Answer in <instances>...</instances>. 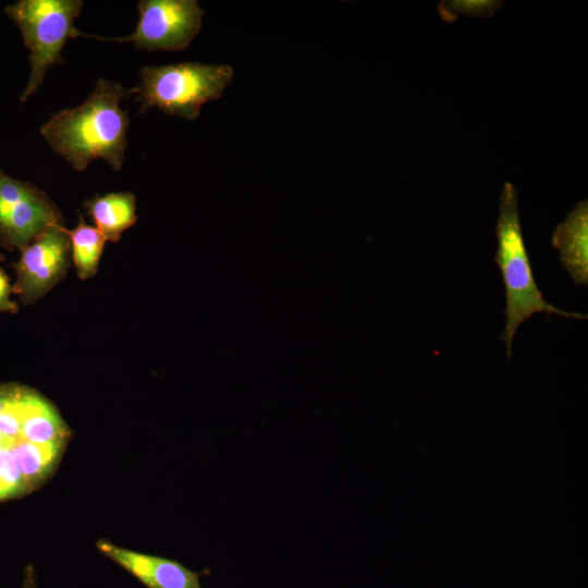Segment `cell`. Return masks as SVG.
I'll list each match as a JSON object with an SVG mask.
<instances>
[{
    "label": "cell",
    "instance_id": "cell-1",
    "mask_svg": "<svg viewBox=\"0 0 588 588\" xmlns=\"http://www.w3.org/2000/svg\"><path fill=\"white\" fill-rule=\"evenodd\" d=\"M128 95L131 89L100 78L84 102L53 114L40 127V134L76 171H84L99 158L119 171L125 159L130 125L120 102Z\"/></svg>",
    "mask_w": 588,
    "mask_h": 588
},
{
    "label": "cell",
    "instance_id": "cell-2",
    "mask_svg": "<svg viewBox=\"0 0 588 588\" xmlns=\"http://www.w3.org/2000/svg\"><path fill=\"white\" fill-rule=\"evenodd\" d=\"M498 247L495 264L500 268L505 289V327L501 334L507 357L512 355L514 336L519 326L535 314L556 315L573 319L587 318L586 315L566 311L548 303L539 290L525 245L517 191L506 182L499 204L495 225Z\"/></svg>",
    "mask_w": 588,
    "mask_h": 588
},
{
    "label": "cell",
    "instance_id": "cell-3",
    "mask_svg": "<svg viewBox=\"0 0 588 588\" xmlns=\"http://www.w3.org/2000/svg\"><path fill=\"white\" fill-rule=\"evenodd\" d=\"M228 64L180 62L144 66L139 85L131 89L139 112L157 108L167 115L195 120L204 105L219 99L233 78Z\"/></svg>",
    "mask_w": 588,
    "mask_h": 588
},
{
    "label": "cell",
    "instance_id": "cell-4",
    "mask_svg": "<svg viewBox=\"0 0 588 588\" xmlns=\"http://www.w3.org/2000/svg\"><path fill=\"white\" fill-rule=\"evenodd\" d=\"M82 9V0H20L4 8L29 51L30 72L21 102L38 90L53 64L64 62L61 51L74 38V21Z\"/></svg>",
    "mask_w": 588,
    "mask_h": 588
},
{
    "label": "cell",
    "instance_id": "cell-5",
    "mask_svg": "<svg viewBox=\"0 0 588 588\" xmlns=\"http://www.w3.org/2000/svg\"><path fill=\"white\" fill-rule=\"evenodd\" d=\"M137 10L138 23L127 36L105 38L75 29L74 37L132 42L147 51H180L198 34L206 13L196 0H142Z\"/></svg>",
    "mask_w": 588,
    "mask_h": 588
},
{
    "label": "cell",
    "instance_id": "cell-6",
    "mask_svg": "<svg viewBox=\"0 0 588 588\" xmlns=\"http://www.w3.org/2000/svg\"><path fill=\"white\" fill-rule=\"evenodd\" d=\"M60 219L42 189L0 169V244L4 248L22 250L45 230L61 224Z\"/></svg>",
    "mask_w": 588,
    "mask_h": 588
},
{
    "label": "cell",
    "instance_id": "cell-7",
    "mask_svg": "<svg viewBox=\"0 0 588 588\" xmlns=\"http://www.w3.org/2000/svg\"><path fill=\"white\" fill-rule=\"evenodd\" d=\"M69 255L70 240L62 224L48 228L21 250L13 265L16 282L12 290L23 304L36 302L64 277Z\"/></svg>",
    "mask_w": 588,
    "mask_h": 588
},
{
    "label": "cell",
    "instance_id": "cell-8",
    "mask_svg": "<svg viewBox=\"0 0 588 588\" xmlns=\"http://www.w3.org/2000/svg\"><path fill=\"white\" fill-rule=\"evenodd\" d=\"M96 547L146 588H201L200 573L175 560L125 549L105 539L98 540Z\"/></svg>",
    "mask_w": 588,
    "mask_h": 588
},
{
    "label": "cell",
    "instance_id": "cell-9",
    "mask_svg": "<svg viewBox=\"0 0 588 588\" xmlns=\"http://www.w3.org/2000/svg\"><path fill=\"white\" fill-rule=\"evenodd\" d=\"M560 262L576 285L588 284V203L579 201L552 235Z\"/></svg>",
    "mask_w": 588,
    "mask_h": 588
},
{
    "label": "cell",
    "instance_id": "cell-10",
    "mask_svg": "<svg viewBox=\"0 0 588 588\" xmlns=\"http://www.w3.org/2000/svg\"><path fill=\"white\" fill-rule=\"evenodd\" d=\"M21 406L23 440L36 444L66 443L68 427L46 399L24 388Z\"/></svg>",
    "mask_w": 588,
    "mask_h": 588
},
{
    "label": "cell",
    "instance_id": "cell-11",
    "mask_svg": "<svg viewBox=\"0 0 588 588\" xmlns=\"http://www.w3.org/2000/svg\"><path fill=\"white\" fill-rule=\"evenodd\" d=\"M97 230L106 241L118 242L121 234L136 223V197L130 192L96 196L84 204Z\"/></svg>",
    "mask_w": 588,
    "mask_h": 588
},
{
    "label": "cell",
    "instance_id": "cell-12",
    "mask_svg": "<svg viewBox=\"0 0 588 588\" xmlns=\"http://www.w3.org/2000/svg\"><path fill=\"white\" fill-rule=\"evenodd\" d=\"M65 443L36 444L19 439L13 454L22 468L29 489L37 487L54 468Z\"/></svg>",
    "mask_w": 588,
    "mask_h": 588
},
{
    "label": "cell",
    "instance_id": "cell-13",
    "mask_svg": "<svg viewBox=\"0 0 588 588\" xmlns=\"http://www.w3.org/2000/svg\"><path fill=\"white\" fill-rule=\"evenodd\" d=\"M65 233L78 277L87 279L95 275L106 243L103 235L96 226L88 225L83 217H79L75 229H65Z\"/></svg>",
    "mask_w": 588,
    "mask_h": 588
},
{
    "label": "cell",
    "instance_id": "cell-14",
    "mask_svg": "<svg viewBox=\"0 0 588 588\" xmlns=\"http://www.w3.org/2000/svg\"><path fill=\"white\" fill-rule=\"evenodd\" d=\"M503 3L504 1L495 0L441 1L438 5V11L444 21L451 23L455 21L458 15H466L468 17H489L493 15Z\"/></svg>",
    "mask_w": 588,
    "mask_h": 588
},
{
    "label": "cell",
    "instance_id": "cell-15",
    "mask_svg": "<svg viewBox=\"0 0 588 588\" xmlns=\"http://www.w3.org/2000/svg\"><path fill=\"white\" fill-rule=\"evenodd\" d=\"M2 255H0V261L2 260ZM12 287L10 285L9 278L7 273L0 267V313H16L19 307L15 302L10 297Z\"/></svg>",
    "mask_w": 588,
    "mask_h": 588
},
{
    "label": "cell",
    "instance_id": "cell-16",
    "mask_svg": "<svg viewBox=\"0 0 588 588\" xmlns=\"http://www.w3.org/2000/svg\"><path fill=\"white\" fill-rule=\"evenodd\" d=\"M16 384L0 385V413L9 403Z\"/></svg>",
    "mask_w": 588,
    "mask_h": 588
},
{
    "label": "cell",
    "instance_id": "cell-17",
    "mask_svg": "<svg viewBox=\"0 0 588 588\" xmlns=\"http://www.w3.org/2000/svg\"><path fill=\"white\" fill-rule=\"evenodd\" d=\"M22 588H37L35 572L32 565H27L24 571V580Z\"/></svg>",
    "mask_w": 588,
    "mask_h": 588
}]
</instances>
